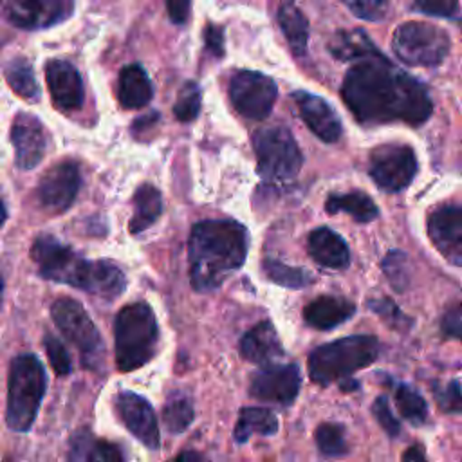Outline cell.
<instances>
[{
	"mask_svg": "<svg viewBox=\"0 0 462 462\" xmlns=\"http://www.w3.org/2000/svg\"><path fill=\"white\" fill-rule=\"evenodd\" d=\"M341 96L357 121L365 125L390 121L420 125L433 110L426 85L384 56L356 63L343 79Z\"/></svg>",
	"mask_w": 462,
	"mask_h": 462,
	"instance_id": "obj_1",
	"label": "cell"
},
{
	"mask_svg": "<svg viewBox=\"0 0 462 462\" xmlns=\"http://www.w3.org/2000/svg\"><path fill=\"white\" fill-rule=\"evenodd\" d=\"M247 231L235 220H200L191 227L188 240L189 283L199 292L215 291L247 254Z\"/></svg>",
	"mask_w": 462,
	"mask_h": 462,
	"instance_id": "obj_2",
	"label": "cell"
},
{
	"mask_svg": "<svg viewBox=\"0 0 462 462\" xmlns=\"http://www.w3.org/2000/svg\"><path fill=\"white\" fill-rule=\"evenodd\" d=\"M31 256L42 278L72 285L79 291L114 300L126 287L125 273L110 260H88L54 236L42 235L31 247Z\"/></svg>",
	"mask_w": 462,
	"mask_h": 462,
	"instance_id": "obj_3",
	"label": "cell"
},
{
	"mask_svg": "<svg viewBox=\"0 0 462 462\" xmlns=\"http://www.w3.org/2000/svg\"><path fill=\"white\" fill-rule=\"evenodd\" d=\"M159 327L152 307L135 301L123 307L114 321L116 365L121 372H132L146 365L157 352Z\"/></svg>",
	"mask_w": 462,
	"mask_h": 462,
	"instance_id": "obj_4",
	"label": "cell"
},
{
	"mask_svg": "<svg viewBox=\"0 0 462 462\" xmlns=\"http://www.w3.org/2000/svg\"><path fill=\"white\" fill-rule=\"evenodd\" d=\"M47 388V375L34 354H20L11 361L7 375L5 422L9 430L25 433L34 424Z\"/></svg>",
	"mask_w": 462,
	"mask_h": 462,
	"instance_id": "obj_5",
	"label": "cell"
},
{
	"mask_svg": "<svg viewBox=\"0 0 462 462\" xmlns=\"http://www.w3.org/2000/svg\"><path fill=\"white\" fill-rule=\"evenodd\" d=\"M377 354L379 341L374 336H348L314 348L309 356V375L316 384L327 386L372 365Z\"/></svg>",
	"mask_w": 462,
	"mask_h": 462,
	"instance_id": "obj_6",
	"label": "cell"
},
{
	"mask_svg": "<svg viewBox=\"0 0 462 462\" xmlns=\"http://www.w3.org/2000/svg\"><path fill=\"white\" fill-rule=\"evenodd\" d=\"M258 173L269 182L292 180L303 164V155L287 128H262L253 137Z\"/></svg>",
	"mask_w": 462,
	"mask_h": 462,
	"instance_id": "obj_7",
	"label": "cell"
},
{
	"mask_svg": "<svg viewBox=\"0 0 462 462\" xmlns=\"http://www.w3.org/2000/svg\"><path fill=\"white\" fill-rule=\"evenodd\" d=\"M51 316L61 334L79 350L83 366L97 368L105 354V345L83 305L63 296L52 303Z\"/></svg>",
	"mask_w": 462,
	"mask_h": 462,
	"instance_id": "obj_8",
	"label": "cell"
},
{
	"mask_svg": "<svg viewBox=\"0 0 462 462\" xmlns=\"http://www.w3.org/2000/svg\"><path fill=\"white\" fill-rule=\"evenodd\" d=\"M392 49L406 65L433 67L439 65L449 52V36L437 25L406 22L395 31Z\"/></svg>",
	"mask_w": 462,
	"mask_h": 462,
	"instance_id": "obj_9",
	"label": "cell"
},
{
	"mask_svg": "<svg viewBox=\"0 0 462 462\" xmlns=\"http://www.w3.org/2000/svg\"><path fill=\"white\" fill-rule=\"evenodd\" d=\"M276 83L258 70H238L229 83L233 106L249 119H265L276 101Z\"/></svg>",
	"mask_w": 462,
	"mask_h": 462,
	"instance_id": "obj_10",
	"label": "cell"
},
{
	"mask_svg": "<svg viewBox=\"0 0 462 462\" xmlns=\"http://www.w3.org/2000/svg\"><path fill=\"white\" fill-rule=\"evenodd\" d=\"M368 173L379 188L401 191L417 173L415 152L406 144H381L370 153Z\"/></svg>",
	"mask_w": 462,
	"mask_h": 462,
	"instance_id": "obj_11",
	"label": "cell"
},
{
	"mask_svg": "<svg viewBox=\"0 0 462 462\" xmlns=\"http://www.w3.org/2000/svg\"><path fill=\"white\" fill-rule=\"evenodd\" d=\"M74 11L69 0H5L0 16L20 29H45L65 22Z\"/></svg>",
	"mask_w": 462,
	"mask_h": 462,
	"instance_id": "obj_12",
	"label": "cell"
},
{
	"mask_svg": "<svg viewBox=\"0 0 462 462\" xmlns=\"http://www.w3.org/2000/svg\"><path fill=\"white\" fill-rule=\"evenodd\" d=\"M81 186L79 166L72 161H63L51 166L36 186V199L49 213L67 211Z\"/></svg>",
	"mask_w": 462,
	"mask_h": 462,
	"instance_id": "obj_13",
	"label": "cell"
},
{
	"mask_svg": "<svg viewBox=\"0 0 462 462\" xmlns=\"http://www.w3.org/2000/svg\"><path fill=\"white\" fill-rule=\"evenodd\" d=\"M116 413L121 424L148 449L161 448V431L152 404L139 393L121 390L114 399Z\"/></svg>",
	"mask_w": 462,
	"mask_h": 462,
	"instance_id": "obj_14",
	"label": "cell"
},
{
	"mask_svg": "<svg viewBox=\"0 0 462 462\" xmlns=\"http://www.w3.org/2000/svg\"><path fill=\"white\" fill-rule=\"evenodd\" d=\"M300 368L292 363L273 365L256 372L249 384V393L258 401L289 406L300 392Z\"/></svg>",
	"mask_w": 462,
	"mask_h": 462,
	"instance_id": "obj_15",
	"label": "cell"
},
{
	"mask_svg": "<svg viewBox=\"0 0 462 462\" xmlns=\"http://www.w3.org/2000/svg\"><path fill=\"white\" fill-rule=\"evenodd\" d=\"M14 162L20 170L36 168L47 152V135L40 119L27 112H18L11 125Z\"/></svg>",
	"mask_w": 462,
	"mask_h": 462,
	"instance_id": "obj_16",
	"label": "cell"
},
{
	"mask_svg": "<svg viewBox=\"0 0 462 462\" xmlns=\"http://www.w3.org/2000/svg\"><path fill=\"white\" fill-rule=\"evenodd\" d=\"M428 236L451 265H462V208L444 206L433 211L428 218Z\"/></svg>",
	"mask_w": 462,
	"mask_h": 462,
	"instance_id": "obj_17",
	"label": "cell"
},
{
	"mask_svg": "<svg viewBox=\"0 0 462 462\" xmlns=\"http://www.w3.org/2000/svg\"><path fill=\"white\" fill-rule=\"evenodd\" d=\"M45 79L54 106L61 112H74L85 101V88L79 72L67 60H49Z\"/></svg>",
	"mask_w": 462,
	"mask_h": 462,
	"instance_id": "obj_18",
	"label": "cell"
},
{
	"mask_svg": "<svg viewBox=\"0 0 462 462\" xmlns=\"http://www.w3.org/2000/svg\"><path fill=\"white\" fill-rule=\"evenodd\" d=\"M305 125L325 143H336L341 135V121L327 99L298 90L292 94Z\"/></svg>",
	"mask_w": 462,
	"mask_h": 462,
	"instance_id": "obj_19",
	"label": "cell"
},
{
	"mask_svg": "<svg viewBox=\"0 0 462 462\" xmlns=\"http://www.w3.org/2000/svg\"><path fill=\"white\" fill-rule=\"evenodd\" d=\"M240 354L260 366H273L283 357V348L271 321H260L240 339Z\"/></svg>",
	"mask_w": 462,
	"mask_h": 462,
	"instance_id": "obj_20",
	"label": "cell"
},
{
	"mask_svg": "<svg viewBox=\"0 0 462 462\" xmlns=\"http://www.w3.org/2000/svg\"><path fill=\"white\" fill-rule=\"evenodd\" d=\"M309 253L319 265L328 269H345L350 263L345 240L328 227H318L310 233Z\"/></svg>",
	"mask_w": 462,
	"mask_h": 462,
	"instance_id": "obj_21",
	"label": "cell"
},
{
	"mask_svg": "<svg viewBox=\"0 0 462 462\" xmlns=\"http://www.w3.org/2000/svg\"><path fill=\"white\" fill-rule=\"evenodd\" d=\"M356 312V305L345 298L319 296L303 309L305 321L319 330H328L345 323Z\"/></svg>",
	"mask_w": 462,
	"mask_h": 462,
	"instance_id": "obj_22",
	"label": "cell"
},
{
	"mask_svg": "<svg viewBox=\"0 0 462 462\" xmlns=\"http://www.w3.org/2000/svg\"><path fill=\"white\" fill-rule=\"evenodd\" d=\"M152 96H153L152 81L141 65L130 63L121 69L117 78V99L123 108H128V110L141 108L148 105Z\"/></svg>",
	"mask_w": 462,
	"mask_h": 462,
	"instance_id": "obj_23",
	"label": "cell"
},
{
	"mask_svg": "<svg viewBox=\"0 0 462 462\" xmlns=\"http://www.w3.org/2000/svg\"><path fill=\"white\" fill-rule=\"evenodd\" d=\"M70 462H126L121 448L90 431H78L70 439Z\"/></svg>",
	"mask_w": 462,
	"mask_h": 462,
	"instance_id": "obj_24",
	"label": "cell"
},
{
	"mask_svg": "<svg viewBox=\"0 0 462 462\" xmlns=\"http://www.w3.org/2000/svg\"><path fill=\"white\" fill-rule=\"evenodd\" d=\"M328 52L343 61L348 60H368L374 56H381L368 34L363 29L337 31L328 42Z\"/></svg>",
	"mask_w": 462,
	"mask_h": 462,
	"instance_id": "obj_25",
	"label": "cell"
},
{
	"mask_svg": "<svg viewBox=\"0 0 462 462\" xmlns=\"http://www.w3.org/2000/svg\"><path fill=\"white\" fill-rule=\"evenodd\" d=\"M162 213V197L153 184H141L134 193V215L128 222V231L139 235L146 231Z\"/></svg>",
	"mask_w": 462,
	"mask_h": 462,
	"instance_id": "obj_26",
	"label": "cell"
},
{
	"mask_svg": "<svg viewBox=\"0 0 462 462\" xmlns=\"http://www.w3.org/2000/svg\"><path fill=\"white\" fill-rule=\"evenodd\" d=\"M278 431V419L267 408H242L233 437L238 444L249 440L251 435H274Z\"/></svg>",
	"mask_w": 462,
	"mask_h": 462,
	"instance_id": "obj_27",
	"label": "cell"
},
{
	"mask_svg": "<svg viewBox=\"0 0 462 462\" xmlns=\"http://www.w3.org/2000/svg\"><path fill=\"white\" fill-rule=\"evenodd\" d=\"M278 23L296 56H303L309 40V22L294 4H282L278 9Z\"/></svg>",
	"mask_w": 462,
	"mask_h": 462,
	"instance_id": "obj_28",
	"label": "cell"
},
{
	"mask_svg": "<svg viewBox=\"0 0 462 462\" xmlns=\"http://www.w3.org/2000/svg\"><path fill=\"white\" fill-rule=\"evenodd\" d=\"M325 208L328 213L345 211L357 222H370V220L377 218V215H379V209L374 204V200L361 191L330 195L325 202Z\"/></svg>",
	"mask_w": 462,
	"mask_h": 462,
	"instance_id": "obj_29",
	"label": "cell"
},
{
	"mask_svg": "<svg viewBox=\"0 0 462 462\" xmlns=\"http://www.w3.org/2000/svg\"><path fill=\"white\" fill-rule=\"evenodd\" d=\"M5 81L13 88L14 94L27 101H38L40 99V87L32 72V65L25 58H13L5 69Z\"/></svg>",
	"mask_w": 462,
	"mask_h": 462,
	"instance_id": "obj_30",
	"label": "cell"
},
{
	"mask_svg": "<svg viewBox=\"0 0 462 462\" xmlns=\"http://www.w3.org/2000/svg\"><path fill=\"white\" fill-rule=\"evenodd\" d=\"M193 417V404L186 395H171L162 408V422L170 433H182Z\"/></svg>",
	"mask_w": 462,
	"mask_h": 462,
	"instance_id": "obj_31",
	"label": "cell"
},
{
	"mask_svg": "<svg viewBox=\"0 0 462 462\" xmlns=\"http://www.w3.org/2000/svg\"><path fill=\"white\" fill-rule=\"evenodd\" d=\"M395 402H397L401 415L408 422H411L415 426L424 424V420L428 417V406H426V401L422 399V395L415 388H411L408 384H397Z\"/></svg>",
	"mask_w": 462,
	"mask_h": 462,
	"instance_id": "obj_32",
	"label": "cell"
},
{
	"mask_svg": "<svg viewBox=\"0 0 462 462\" xmlns=\"http://www.w3.org/2000/svg\"><path fill=\"white\" fill-rule=\"evenodd\" d=\"M263 271L271 282L283 287H291V289H301L312 282V276L309 271L300 267H289L273 258L263 260Z\"/></svg>",
	"mask_w": 462,
	"mask_h": 462,
	"instance_id": "obj_33",
	"label": "cell"
},
{
	"mask_svg": "<svg viewBox=\"0 0 462 462\" xmlns=\"http://www.w3.org/2000/svg\"><path fill=\"white\" fill-rule=\"evenodd\" d=\"M314 440L318 449L325 457H339L346 453L345 428L336 422H321L314 431Z\"/></svg>",
	"mask_w": 462,
	"mask_h": 462,
	"instance_id": "obj_34",
	"label": "cell"
},
{
	"mask_svg": "<svg viewBox=\"0 0 462 462\" xmlns=\"http://www.w3.org/2000/svg\"><path fill=\"white\" fill-rule=\"evenodd\" d=\"M200 110V88L195 81H188L179 90L177 101L173 105V114L179 121L188 123L199 116Z\"/></svg>",
	"mask_w": 462,
	"mask_h": 462,
	"instance_id": "obj_35",
	"label": "cell"
},
{
	"mask_svg": "<svg viewBox=\"0 0 462 462\" xmlns=\"http://www.w3.org/2000/svg\"><path fill=\"white\" fill-rule=\"evenodd\" d=\"M383 271L388 278V282L393 285L395 291H404L410 282L408 274V258L401 251H390L383 260Z\"/></svg>",
	"mask_w": 462,
	"mask_h": 462,
	"instance_id": "obj_36",
	"label": "cell"
},
{
	"mask_svg": "<svg viewBox=\"0 0 462 462\" xmlns=\"http://www.w3.org/2000/svg\"><path fill=\"white\" fill-rule=\"evenodd\" d=\"M43 346H45V352H47L52 370L61 377L69 375L72 370V361H70V356H69L67 348L63 346V343L58 337L47 334L43 339Z\"/></svg>",
	"mask_w": 462,
	"mask_h": 462,
	"instance_id": "obj_37",
	"label": "cell"
},
{
	"mask_svg": "<svg viewBox=\"0 0 462 462\" xmlns=\"http://www.w3.org/2000/svg\"><path fill=\"white\" fill-rule=\"evenodd\" d=\"M368 307L377 314L381 316V319H384L390 327L393 328H399V330H406L411 327V319L410 316L402 314L395 303L388 298H383V300H372L368 301Z\"/></svg>",
	"mask_w": 462,
	"mask_h": 462,
	"instance_id": "obj_38",
	"label": "cell"
},
{
	"mask_svg": "<svg viewBox=\"0 0 462 462\" xmlns=\"http://www.w3.org/2000/svg\"><path fill=\"white\" fill-rule=\"evenodd\" d=\"M437 406L446 413L462 411V388L458 381H449L448 384L435 386L433 390Z\"/></svg>",
	"mask_w": 462,
	"mask_h": 462,
	"instance_id": "obj_39",
	"label": "cell"
},
{
	"mask_svg": "<svg viewBox=\"0 0 462 462\" xmlns=\"http://www.w3.org/2000/svg\"><path fill=\"white\" fill-rule=\"evenodd\" d=\"M345 5L361 20L377 22L384 16L388 4L381 0H356V2H345Z\"/></svg>",
	"mask_w": 462,
	"mask_h": 462,
	"instance_id": "obj_40",
	"label": "cell"
},
{
	"mask_svg": "<svg viewBox=\"0 0 462 462\" xmlns=\"http://www.w3.org/2000/svg\"><path fill=\"white\" fill-rule=\"evenodd\" d=\"M372 413H374V417L377 419V422H379V426L390 435V437H397L399 433H401V424H399V420L393 417V413H392V410H390V406H388V401H386V397H377L375 401H374V404H372Z\"/></svg>",
	"mask_w": 462,
	"mask_h": 462,
	"instance_id": "obj_41",
	"label": "cell"
},
{
	"mask_svg": "<svg viewBox=\"0 0 462 462\" xmlns=\"http://www.w3.org/2000/svg\"><path fill=\"white\" fill-rule=\"evenodd\" d=\"M415 9L431 14V16H444V18H451L455 16L458 4L453 0H420L415 2Z\"/></svg>",
	"mask_w": 462,
	"mask_h": 462,
	"instance_id": "obj_42",
	"label": "cell"
},
{
	"mask_svg": "<svg viewBox=\"0 0 462 462\" xmlns=\"http://www.w3.org/2000/svg\"><path fill=\"white\" fill-rule=\"evenodd\" d=\"M442 330L462 341V303L453 305L444 316H442Z\"/></svg>",
	"mask_w": 462,
	"mask_h": 462,
	"instance_id": "obj_43",
	"label": "cell"
},
{
	"mask_svg": "<svg viewBox=\"0 0 462 462\" xmlns=\"http://www.w3.org/2000/svg\"><path fill=\"white\" fill-rule=\"evenodd\" d=\"M204 42H206V49L220 58L224 54V29L220 25L215 23H208L204 29Z\"/></svg>",
	"mask_w": 462,
	"mask_h": 462,
	"instance_id": "obj_44",
	"label": "cell"
},
{
	"mask_svg": "<svg viewBox=\"0 0 462 462\" xmlns=\"http://www.w3.org/2000/svg\"><path fill=\"white\" fill-rule=\"evenodd\" d=\"M189 7L191 4L189 2H184V0H179V2H168L166 4V9H168V14L171 18L173 23H184L189 16Z\"/></svg>",
	"mask_w": 462,
	"mask_h": 462,
	"instance_id": "obj_45",
	"label": "cell"
},
{
	"mask_svg": "<svg viewBox=\"0 0 462 462\" xmlns=\"http://www.w3.org/2000/svg\"><path fill=\"white\" fill-rule=\"evenodd\" d=\"M171 462H209L202 453L188 449V451H180Z\"/></svg>",
	"mask_w": 462,
	"mask_h": 462,
	"instance_id": "obj_46",
	"label": "cell"
},
{
	"mask_svg": "<svg viewBox=\"0 0 462 462\" xmlns=\"http://www.w3.org/2000/svg\"><path fill=\"white\" fill-rule=\"evenodd\" d=\"M402 462H426V457H424V451L420 446H411L404 451V457H402Z\"/></svg>",
	"mask_w": 462,
	"mask_h": 462,
	"instance_id": "obj_47",
	"label": "cell"
},
{
	"mask_svg": "<svg viewBox=\"0 0 462 462\" xmlns=\"http://www.w3.org/2000/svg\"><path fill=\"white\" fill-rule=\"evenodd\" d=\"M5 218H7V211H5V206H4V202H2V199H0V227L4 226Z\"/></svg>",
	"mask_w": 462,
	"mask_h": 462,
	"instance_id": "obj_48",
	"label": "cell"
},
{
	"mask_svg": "<svg viewBox=\"0 0 462 462\" xmlns=\"http://www.w3.org/2000/svg\"><path fill=\"white\" fill-rule=\"evenodd\" d=\"M2 292H4V280L0 276V301H2Z\"/></svg>",
	"mask_w": 462,
	"mask_h": 462,
	"instance_id": "obj_49",
	"label": "cell"
},
{
	"mask_svg": "<svg viewBox=\"0 0 462 462\" xmlns=\"http://www.w3.org/2000/svg\"><path fill=\"white\" fill-rule=\"evenodd\" d=\"M4 462H13V460H4Z\"/></svg>",
	"mask_w": 462,
	"mask_h": 462,
	"instance_id": "obj_50",
	"label": "cell"
}]
</instances>
